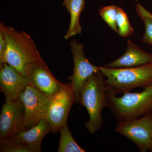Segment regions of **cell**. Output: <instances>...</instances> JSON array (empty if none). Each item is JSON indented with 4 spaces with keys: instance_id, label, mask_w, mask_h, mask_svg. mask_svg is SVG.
I'll use <instances>...</instances> for the list:
<instances>
[{
    "instance_id": "obj_19",
    "label": "cell",
    "mask_w": 152,
    "mask_h": 152,
    "mask_svg": "<svg viewBox=\"0 0 152 152\" xmlns=\"http://www.w3.org/2000/svg\"><path fill=\"white\" fill-rule=\"evenodd\" d=\"M0 152H33V151L26 144L10 139L0 142Z\"/></svg>"
},
{
    "instance_id": "obj_10",
    "label": "cell",
    "mask_w": 152,
    "mask_h": 152,
    "mask_svg": "<svg viewBox=\"0 0 152 152\" xmlns=\"http://www.w3.org/2000/svg\"><path fill=\"white\" fill-rule=\"evenodd\" d=\"M29 79L16 69L6 63L0 64V90L5 96V101H16L28 85Z\"/></svg>"
},
{
    "instance_id": "obj_20",
    "label": "cell",
    "mask_w": 152,
    "mask_h": 152,
    "mask_svg": "<svg viewBox=\"0 0 152 152\" xmlns=\"http://www.w3.org/2000/svg\"><path fill=\"white\" fill-rule=\"evenodd\" d=\"M7 49V43L4 34L0 30V64L4 63V57Z\"/></svg>"
},
{
    "instance_id": "obj_5",
    "label": "cell",
    "mask_w": 152,
    "mask_h": 152,
    "mask_svg": "<svg viewBox=\"0 0 152 152\" xmlns=\"http://www.w3.org/2000/svg\"><path fill=\"white\" fill-rule=\"evenodd\" d=\"M53 96L41 92L31 84L28 85L21 93L20 99L23 108L24 125L27 129L45 118Z\"/></svg>"
},
{
    "instance_id": "obj_21",
    "label": "cell",
    "mask_w": 152,
    "mask_h": 152,
    "mask_svg": "<svg viewBox=\"0 0 152 152\" xmlns=\"http://www.w3.org/2000/svg\"><path fill=\"white\" fill-rule=\"evenodd\" d=\"M149 150H150V151H151L152 152V140L151 142V146H150Z\"/></svg>"
},
{
    "instance_id": "obj_12",
    "label": "cell",
    "mask_w": 152,
    "mask_h": 152,
    "mask_svg": "<svg viewBox=\"0 0 152 152\" xmlns=\"http://www.w3.org/2000/svg\"><path fill=\"white\" fill-rule=\"evenodd\" d=\"M152 63V53L143 50L131 40L127 42L126 50L121 57L104 66L125 68L139 66Z\"/></svg>"
},
{
    "instance_id": "obj_13",
    "label": "cell",
    "mask_w": 152,
    "mask_h": 152,
    "mask_svg": "<svg viewBox=\"0 0 152 152\" xmlns=\"http://www.w3.org/2000/svg\"><path fill=\"white\" fill-rule=\"evenodd\" d=\"M51 132V126L45 118H43L35 126L22 131L11 139L26 144L33 152H39L43 139Z\"/></svg>"
},
{
    "instance_id": "obj_14",
    "label": "cell",
    "mask_w": 152,
    "mask_h": 152,
    "mask_svg": "<svg viewBox=\"0 0 152 152\" xmlns=\"http://www.w3.org/2000/svg\"><path fill=\"white\" fill-rule=\"evenodd\" d=\"M63 5L66 7L70 15V22L67 32L64 36L66 39L76 35L81 34L82 27L80 19L81 12L85 7V0H64Z\"/></svg>"
},
{
    "instance_id": "obj_3",
    "label": "cell",
    "mask_w": 152,
    "mask_h": 152,
    "mask_svg": "<svg viewBox=\"0 0 152 152\" xmlns=\"http://www.w3.org/2000/svg\"><path fill=\"white\" fill-rule=\"evenodd\" d=\"M144 88L141 92L124 93L121 97H117L107 90V107L118 123L138 118L152 113V84Z\"/></svg>"
},
{
    "instance_id": "obj_11",
    "label": "cell",
    "mask_w": 152,
    "mask_h": 152,
    "mask_svg": "<svg viewBox=\"0 0 152 152\" xmlns=\"http://www.w3.org/2000/svg\"><path fill=\"white\" fill-rule=\"evenodd\" d=\"M31 84L41 92L53 96L61 90L64 83L53 75L42 59L32 65L28 71Z\"/></svg>"
},
{
    "instance_id": "obj_9",
    "label": "cell",
    "mask_w": 152,
    "mask_h": 152,
    "mask_svg": "<svg viewBox=\"0 0 152 152\" xmlns=\"http://www.w3.org/2000/svg\"><path fill=\"white\" fill-rule=\"evenodd\" d=\"M26 130L23 108L20 99L5 101L0 115V142L12 139Z\"/></svg>"
},
{
    "instance_id": "obj_2",
    "label": "cell",
    "mask_w": 152,
    "mask_h": 152,
    "mask_svg": "<svg viewBox=\"0 0 152 152\" xmlns=\"http://www.w3.org/2000/svg\"><path fill=\"white\" fill-rule=\"evenodd\" d=\"M104 75L100 72L93 74L85 81L80 91L79 104L85 107L89 120L86 124L87 130L94 134L103 124L102 112L107 107V89Z\"/></svg>"
},
{
    "instance_id": "obj_1",
    "label": "cell",
    "mask_w": 152,
    "mask_h": 152,
    "mask_svg": "<svg viewBox=\"0 0 152 152\" xmlns=\"http://www.w3.org/2000/svg\"><path fill=\"white\" fill-rule=\"evenodd\" d=\"M0 30L4 34L7 43L4 63L13 67L27 77L30 67L42 59L32 38L26 32L19 31L2 23H0Z\"/></svg>"
},
{
    "instance_id": "obj_4",
    "label": "cell",
    "mask_w": 152,
    "mask_h": 152,
    "mask_svg": "<svg viewBox=\"0 0 152 152\" xmlns=\"http://www.w3.org/2000/svg\"><path fill=\"white\" fill-rule=\"evenodd\" d=\"M99 68L106 78L104 83L107 90L115 95L152 84V63L134 67Z\"/></svg>"
},
{
    "instance_id": "obj_15",
    "label": "cell",
    "mask_w": 152,
    "mask_h": 152,
    "mask_svg": "<svg viewBox=\"0 0 152 152\" xmlns=\"http://www.w3.org/2000/svg\"><path fill=\"white\" fill-rule=\"evenodd\" d=\"M60 139L58 152H85L86 151L76 142L67 124L60 129Z\"/></svg>"
},
{
    "instance_id": "obj_8",
    "label": "cell",
    "mask_w": 152,
    "mask_h": 152,
    "mask_svg": "<svg viewBox=\"0 0 152 152\" xmlns=\"http://www.w3.org/2000/svg\"><path fill=\"white\" fill-rule=\"evenodd\" d=\"M73 58L74 69L72 75L69 76L75 97V103L79 104L80 91L83 85L89 77L99 72V68L93 65L85 56L83 45L76 39L70 43Z\"/></svg>"
},
{
    "instance_id": "obj_7",
    "label": "cell",
    "mask_w": 152,
    "mask_h": 152,
    "mask_svg": "<svg viewBox=\"0 0 152 152\" xmlns=\"http://www.w3.org/2000/svg\"><path fill=\"white\" fill-rule=\"evenodd\" d=\"M75 103V97L70 83H64L61 90L52 96L45 119L51 126L52 132L58 133L67 124L71 107Z\"/></svg>"
},
{
    "instance_id": "obj_6",
    "label": "cell",
    "mask_w": 152,
    "mask_h": 152,
    "mask_svg": "<svg viewBox=\"0 0 152 152\" xmlns=\"http://www.w3.org/2000/svg\"><path fill=\"white\" fill-rule=\"evenodd\" d=\"M115 131L133 142L141 152L150 150L152 140V113L144 116L118 123Z\"/></svg>"
},
{
    "instance_id": "obj_22",
    "label": "cell",
    "mask_w": 152,
    "mask_h": 152,
    "mask_svg": "<svg viewBox=\"0 0 152 152\" xmlns=\"http://www.w3.org/2000/svg\"><path fill=\"white\" fill-rule=\"evenodd\" d=\"M151 16L152 17V14L151 13Z\"/></svg>"
},
{
    "instance_id": "obj_18",
    "label": "cell",
    "mask_w": 152,
    "mask_h": 152,
    "mask_svg": "<svg viewBox=\"0 0 152 152\" xmlns=\"http://www.w3.org/2000/svg\"><path fill=\"white\" fill-rule=\"evenodd\" d=\"M118 7L115 5L107 6L99 10L100 15L110 27L118 34L117 24Z\"/></svg>"
},
{
    "instance_id": "obj_17",
    "label": "cell",
    "mask_w": 152,
    "mask_h": 152,
    "mask_svg": "<svg viewBox=\"0 0 152 152\" xmlns=\"http://www.w3.org/2000/svg\"><path fill=\"white\" fill-rule=\"evenodd\" d=\"M117 24L118 34L121 37H129L132 35L134 30L131 25L127 14L122 9L118 7Z\"/></svg>"
},
{
    "instance_id": "obj_16",
    "label": "cell",
    "mask_w": 152,
    "mask_h": 152,
    "mask_svg": "<svg viewBox=\"0 0 152 152\" xmlns=\"http://www.w3.org/2000/svg\"><path fill=\"white\" fill-rule=\"evenodd\" d=\"M136 9L145 26V32L142 42L152 46V17L151 13L139 3L136 5Z\"/></svg>"
}]
</instances>
